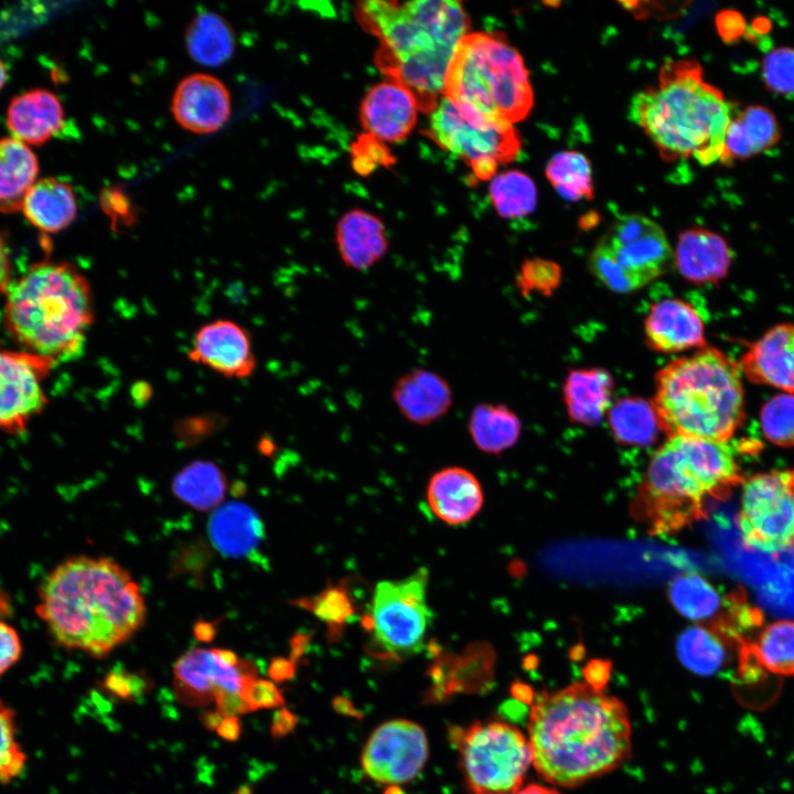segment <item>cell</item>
Returning <instances> with one entry per match:
<instances>
[{
  "label": "cell",
  "mask_w": 794,
  "mask_h": 794,
  "mask_svg": "<svg viewBox=\"0 0 794 794\" xmlns=\"http://www.w3.org/2000/svg\"><path fill=\"white\" fill-rule=\"evenodd\" d=\"M243 699L249 712L275 708L285 704L282 693L273 682L259 677L250 683L243 695Z\"/></svg>",
  "instance_id": "obj_46"
},
{
  "label": "cell",
  "mask_w": 794,
  "mask_h": 794,
  "mask_svg": "<svg viewBox=\"0 0 794 794\" xmlns=\"http://www.w3.org/2000/svg\"><path fill=\"white\" fill-rule=\"evenodd\" d=\"M668 437L728 441L744 420V393L738 363L712 346L663 366L651 403Z\"/></svg>",
  "instance_id": "obj_6"
},
{
  "label": "cell",
  "mask_w": 794,
  "mask_h": 794,
  "mask_svg": "<svg viewBox=\"0 0 794 794\" xmlns=\"http://www.w3.org/2000/svg\"><path fill=\"white\" fill-rule=\"evenodd\" d=\"M780 127L773 112L763 106H749L734 117L725 135L722 163L754 157L780 140Z\"/></svg>",
  "instance_id": "obj_27"
},
{
  "label": "cell",
  "mask_w": 794,
  "mask_h": 794,
  "mask_svg": "<svg viewBox=\"0 0 794 794\" xmlns=\"http://www.w3.org/2000/svg\"><path fill=\"white\" fill-rule=\"evenodd\" d=\"M190 56L204 66L226 63L235 51V35L228 22L214 12H202L190 23L185 34Z\"/></svg>",
  "instance_id": "obj_34"
},
{
  "label": "cell",
  "mask_w": 794,
  "mask_h": 794,
  "mask_svg": "<svg viewBox=\"0 0 794 794\" xmlns=\"http://www.w3.org/2000/svg\"><path fill=\"white\" fill-rule=\"evenodd\" d=\"M335 246L341 262L347 269L363 272L378 265L386 256L389 240L386 227L371 212L354 208L339 219Z\"/></svg>",
  "instance_id": "obj_23"
},
{
  "label": "cell",
  "mask_w": 794,
  "mask_h": 794,
  "mask_svg": "<svg viewBox=\"0 0 794 794\" xmlns=\"http://www.w3.org/2000/svg\"><path fill=\"white\" fill-rule=\"evenodd\" d=\"M738 366L751 383L794 394V323L769 329L750 344Z\"/></svg>",
  "instance_id": "obj_20"
},
{
  "label": "cell",
  "mask_w": 794,
  "mask_h": 794,
  "mask_svg": "<svg viewBox=\"0 0 794 794\" xmlns=\"http://www.w3.org/2000/svg\"><path fill=\"white\" fill-rule=\"evenodd\" d=\"M363 137L357 144L354 146V164L361 172L371 171L375 165L383 164L388 159V153L383 147V142L374 139L369 135Z\"/></svg>",
  "instance_id": "obj_48"
},
{
  "label": "cell",
  "mask_w": 794,
  "mask_h": 794,
  "mask_svg": "<svg viewBox=\"0 0 794 794\" xmlns=\"http://www.w3.org/2000/svg\"><path fill=\"white\" fill-rule=\"evenodd\" d=\"M762 75L766 86L781 95H794V49L779 47L763 60Z\"/></svg>",
  "instance_id": "obj_43"
},
{
  "label": "cell",
  "mask_w": 794,
  "mask_h": 794,
  "mask_svg": "<svg viewBox=\"0 0 794 794\" xmlns=\"http://www.w3.org/2000/svg\"><path fill=\"white\" fill-rule=\"evenodd\" d=\"M7 126L13 138L23 143L43 144L57 135L64 126L62 103L49 89L28 90L10 101Z\"/></svg>",
  "instance_id": "obj_24"
},
{
  "label": "cell",
  "mask_w": 794,
  "mask_h": 794,
  "mask_svg": "<svg viewBox=\"0 0 794 794\" xmlns=\"http://www.w3.org/2000/svg\"><path fill=\"white\" fill-rule=\"evenodd\" d=\"M721 466L704 439L673 436L653 453L634 501L635 517L652 534H670L705 516L719 490Z\"/></svg>",
  "instance_id": "obj_8"
},
{
  "label": "cell",
  "mask_w": 794,
  "mask_h": 794,
  "mask_svg": "<svg viewBox=\"0 0 794 794\" xmlns=\"http://www.w3.org/2000/svg\"><path fill=\"white\" fill-rule=\"evenodd\" d=\"M470 438L485 453L497 454L511 448L519 438L521 421L505 405H475L466 421Z\"/></svg>",
  "instance_id": "obj_33"
},
{
  "label": "cell",
  "mask_w": 794,
  "mask_h": 794,
  "mask_svg": "<svg viewBox=\"0 0 794 794\" xmlns=\"http://www.w3.org/2000/svg\"><path fill=\"white\" fill-rule=\"evenodd\" d=\"M745 647L766 670L794 675V621L779 620L766 625L752 644Z\"/></svg>",
  "instance_id": "obj_37"
},
{
  "label": "cell",
  "mask_w": 794,
  "mask_h": 794,
  "mask_svg": "<svg viewBox=\"0 0 794 794\" xmlns=\"http://www.w3.org/2000/svg\"><path fill=\"white\" fill-rule=\"evenodd\" d=\"M55 364L49 357L0 345V430L22 432L42 412L47 404L42 380Z\"/></svg>",
  "instance_id": "obj_15"
},
{
  "label": "cell",
  "mask_w": 794,
  "mask_h": 794,
  "mask_svg": "<svg viewBox=\"0 0 794 794\" xmlns=\"http://www.w3.org/2000/svg\"><path fill=\"white\" fill-rule=\"evenodd\" d=\"M294 667L291 661L279 658L271 663L269 675L273 680H285L292 676Z\"/></svg>",
  "instance_id": "obj_53"
},
{
  "label": "cell",
  "mask_w": 794,
  "mask_h": 794,
  "mask_svg": "<svg viewBox=\"0 0 794 794\" xmlns=\"http://www.w3.org/2000/svg\"><path fill=\"white\" fill-rule=\"evenodd\" d=\"M583 674L588 685L600 690L609 678L610 663L605 661H592L586 666Z\"/></svg>",
  "instance_id": "obj_50"
},
{
  "label": "cell",
  "mask_w": 794,
  "mask_h": 794,
  "mask_svg": "<svg viewBox=\"0 0 794 794\" xmlns=\"http://www.w3.org/2000/svg\"><path fill=\"white\" fill-rule=\"evenodd\" d=\"M189 358L228 378H246L256 368L248 331L235 321L218 319L195 333Z\"/></svg>",
  "instance_id": "obj_17"
},
{
  "label": "cell",
  "mask_w": 794,
  "mask_h": 794,
  "mask_svg": "<svg viewBox=\"0 0 794 794\" xmlns=\"http://www.w3.org/2000/svg\"><path fill=\"white\" fill-rule=\"evenodd\" d=\"M647 345L661 353H678L705 345V325L696 308L682 299L652 305L644 321Z\"/></svg>",
  "instance_id": "obj_22"
},
{
  "label": "cell",
  "mask_w": 794,
  "mask_h": 794,
  "mask_svg": "<svg viewBox=\"0 0 794 794\" xmlns=\"http://www.w3.org/2000/svg\"><path fill=\"white\" fill-rule=\"evenodd\" d=\"M546 175L560 196L569 202L593 198L592 170L578 151H560L551 157Z\"/></svg>",
  "instance_id": "obj_38"
},
{
  "label": "cell",
  "mask_w": 794,
  "mask_h": 794,
  "mask_svg": "<svg viewBox=\"0 0 794 794\" xmlns=\"http://www.w3.org/2000/svg\"><path fill=\"white\" fill-rule=\"evenodd\" d=\"M429 135L436 143L463 159L480 180L492 179L500 164L521 150L513 125L461 112L442 96L430 111Z\"/></svg>",
  "instance_id": "obj_11"
},
{
  "label": "cell",
  "mask_w": 794,
  "mask_h": 794,
  "mask_svg": "<svg viewBox=\"0 0 794 794\" xmlns=\"http://www.w3.org/2000/svg\"><path fill=\"white\" fill-rule=\"evenodd\" d=\"M673 607L683 616L709 626L729 611L731 593L722 597L706 578L695 572L675 577L668 588Z\"/></svg>",
  "instance_id": "obj_31"
},
{
  "label": "cell",
  "mask_w": 794,
  "mask_h": 794,
  "mask_svg": "<svg viewBox=\"0 0 794 794\" xmlns=\"http://www.w3.org/2000/svg\"><path fill=\"white\" fill-rule=\"evenodd\" d=\"M427 584L425 569L404 579L376 584L371 605V630L377 644L389 654L415 653L422 645L431 620Z\"/></svg>",
  "instance_id": "obj_13"
},
{
  "label": "cell",
  "mask_w": 794,
  "mask_h": 794,
  "mask_svg": "<svg viewBox=\"0 0 794 794\" xmlns=\"http://www.w3.org/2000/svg\"><path fill=\"white\" fill-rule=\"evenodd\" d=\"M311 609L324 622L339 625L353 615V605L346 593L337 588L328 589L311 601Z\"/></svg>",
  "instance_id": "obj_44"
},
{
  "label": "cell",
  "mask_w": 794,
  "mask_h": 794,
  "mask_svg": "<svg viewBox=\"0 0 794 794\" xmlns=\"http://www.w3.org/2000/svg\"><path fill=\"white\" fill-rule=\"evenodd\" d=\"M674 260L688 281L711 283L728 273L732 253L720 235L697 227L679 235Z\"/></svg>",
  "instance_id": "obj_25"
},
{
  "label": "cell",
  "mask_w": 794,
  "mask_h": 794,
  "mask_svg": "<svg viewBox=\"0 0 794 794\" xmlns=\"http://www.w3.org/2000/svg\"><path fill=\"white\" fill-rule=\"evenodd\" d=\"M390 398L408 422L426 427L448 415L454 397L447 378L434 371L416 367L395 380Z\"/></svg>",
  "instance_id": "obj_21"
},
{
  "label": "cell",
  "mask_w": 794,
  "mask_h": 794,
  "mask_svg": "<svg viewBox=\"0 0 794 794\" xmlns=\"http://www.w3.org/2000/svg\"><path fill=\"white\" fill-rule=\"evenodd\" d=\"M345 702H346L345 699H341V698L335 699V708L339 711H342L344 713H352V712L354 713V710H353L351 704L350 702L345 704Z\"/></svg>",
  "instance_id": "obj_57"
},
{
  "label": "cell",
  "mask_w": 794,
  "mask_h": 794,
  "mask_svg": "<svg viewBox=\"0 0 794 794\" xmlns=\"http://www.w3.org/2000/svg\"><path fill=\"white\" fill-rule=\"evenodd\" d=\"M428 757V742L420 726L391 720L379 726L366 742L362 765L379 783L399 784L415 777Z\"/></svg>",
  "instance_id": "obj_16"
},
{
  "label": "cell",
  "mask_w": 794,
  "mask_h": 794,
  "mask_svg": "<svg viewBox=\"0 0 794 794\" xmlns=\"http://www.w3.org/2000/svg\"><path fill=\"white\" fill-rule=\"evenodd\" d=\"M615 438L627 444L647 446L659 429L653 407L641 399H623L609 412Z\"/></svg>",
  "instance_id": "obj_40"
},
{
  "label": "cell",
  "mask_w": 794,
  "mask_h": 794,
  "mask_svg": "<svg viewBox=\"0 0 794 794\" xmlns=\"http://www.w3.org/2000/svg\"><path fill=\"white\" fill-rule=\"evenodd\" d=\"M470 788L476 794H514L532 763L528 741L513 726L473 723L451 732Z\"/></svg>",
  "instance_id": "obj_10"
},
{
  "label": "cell",
  "mask_w": 794,
  "mask_h": 794,
  "mask_svg": "<svg viewBox=\"0 0 794 794\" xmlns=\"http://www.w3.org/2000/svg\"><path fill=\"white\" fill-rule=\"evenodd\" d=\"M250 661L224 648L193 647L173 667V689L185 706L201 707L227 697H242L257 678Z\"/></svg>",
  "instance_id": "obj_14"
},
{
  "label": "cell",
  "mask_w": 794,
  "mask_h": 794,
  "mask_svg": "<svg viewBox=\"0 0 794 794\" xmlns=\"http://www.w3.org/2000/svg\"><path fill=\"white\" fill-rule=\"evenodd\" d=\"M731 642L713 630L697 624L684 630L676 644L680 663L700 676H710L727 663Z\"/></svg>",
  "instance_id": "obj_35"
},
{
  "label": "cell",
  "mask_w": 794,
  "mask_h": 794,
  "mask_svg": "<svg viewBox=\"0 0 794 794\" xmlns=\"http://www.w3.org/2000/svg\"><path fill=\"white\" fill-rule=\"evenodd\" d=\"M223 718L224 717L218 711L211 710L203 715L202 722L207 729L215 731L217 729V727L219 726L221 721L223 720Z\"/></svg>",
  "instance_id": "obj_55"
},
{
  "label": "cell",
  "mask_w": 794,
  "mask_h": 794,
  "mask_svg": "<svg viewBox=\"0 0 794 794\" xmlns=\"http://www.w3.org/2000/svg\"><path fill=\"white\" fill-rule=\"evenodd\" d=\"M232 110L230 95L217 77L196 73L184 77L176 86L171 100L175 121L194 133H213L228 120Z\"/></svg>",
  "instance_id": "obj_18"
},
{
  "label": "cell",
  "mask_w": 794,
  "mask_h": 794,
  "mask_svg": "<svg viewBox=\"0 0 794 794\" xmlns=\"http://www.w3.org/2000/svg\"><path fill=\"white\" fill-rule=\"evenodd\" d=\"M210 534L214 545L223 554L244 556L260 541L262 525L253 509L234 502L219 507L213 514Z\"/></svg>",
  "instance_id": "obj_32"
},
{
  "label": "cell",
  "mask_w": 794,
  "mask_h": 794,
  "mask_svg": "<svg viewBox=\"0 0 794 794\" xmlns=\"http://www.w3.org/2000/svg\"><path fill=\"white\" fill-rule=\"evenodd\" d=\"M8 79V72L6 64L0 60V90L4 86Z\"/></svg>",
  "instance_id": "obj_58"
},
{
  "label": "cell",
  "mask_w": 794,
  "mask_h": 794,
  "mask_svg": "<svg viewBox=\"0 0 794 794\" xmlns=\"http://www.w3.org/2000/svg\"><path fill=\"white\" fill-rule=\"evenodd\" d=\"M528 734L537 773L561 786L613 770L631 751L625 706L584 683L538 696L529 711Z\"/></svg>",
  "instance_id": "obj_1"
},
{
  "label": "cell",
  "mask_w": 794,
  "mask_h": 794,
  "mask_svg": "<svg viewBox=\"0 0 794 794\" xmlns=\"http://www.w3.org/2000/svg\"><path fill=\"white\" fill-rule=\"evenodd\" d=\"M6 294V329L19 344L56 363L79 356L95 314L89 282L75 266L35 264Z\"/></svg>",
  "instance_id": "obj_5"
},
{
  "label": "cell",
  "mask_w": 794,
  "mask_h": 794,
  "mask_svg": "<svg viewBox=\"0 0 794 794\" xmlns=\"http://www.w3.org/2000/svg\"><path fill=\"white\" fill-rule=\"evenodd\" d=\"M217 734L226 741L238 740L242 727L237 716L224 717L219 726L215 730Z\"/></svg>",
  "instance_id": "obj_52"
},
{
  "label": "cell",
  "mask_w": 794,
  "mask_h": 794,
  "mask_svg": "<svg viewBox=\"0 0 794 794\" xmlns=\"http://www.w3.org/2000/svg\"><path fill=\"white\" fill-rule=\"evenodd\" d=\"M174 494L197 511H211L223 501L226 478L210 461L197 460L183 468L172 483Z\"/></svg>",
  "instance_id": "obj_36"
},
{
  "label": "cell",
  "mask_w": 794,
  "mask_h": 794,
  "mask_svg": "<svg viewBox=\"0 0 794 794\" xmlns=\"http://www.w3.org/2000/svg\"><path fill=\"white\" fill-rule=\"evenodd\" d=\"M514 794H559L556 790L538 785L530 784L523 788L517 790Z\"/></svg>",
  "instance_id": "obj_56"
},
{
  "label": "cell",
  "mask_w": 794,
  "mask_h": 794,
  "mask_svg": "<svg viewBox=\"0 0 794 794\" xmlns=\"http://www.w3.org/2000/svg\"><path fill=\"white\" fill-rule=\"evenodd\" d=\"M763 436L779 447H794V394L780 393L771 397L760 410Z\"/></svg>",
  "instance_id": "obj_41"
},
{
  "label": "cell",
  "mask_w": 794,
  "mask_h": 794,
  "mask_svg": "<svg viewBox=\"0 0 794 794\" xmlns=\"http://www.w3.org/2000/svg\"><path fill=\"white\" fill-rule=\"evenodd\" d=\"M35 613L52 639L95 657L129 640L146 620L140 587L111 558L74 556L44 578Z\"/></svg>",
  "instance_id": "obj_2"
},
{
  "label": "cell",
  "mask_w": 794,
  "mask_h": 794,
  "mask_svg": "<svg viewBox=\"0 0 794 794\" xmlns=\"http://www.w3.org/2000/svg\"><path fill=\"white\" fill-rule=\"evenodd\" d=\"M613 382L599 368L571 372L565 382L564 399L569 417L581 425L598 423L611 407Z\"/></svg>",
  "instance_id": "obj_29"
},
{
  "label": "cell",
  "mask_w": 794,
  "mask_h": 794,
  "mask_svg": "<svg viewBox=\"0 0 794 794\" xmlns=\"http://www.w3.org/2000/svg\"><path fill=\"white\" fill-rule=\"evenodd\" d=\"M10 285V260L7 245L0 236V292H6Z\"/></svg>",
  "instance_id": "obj_54"
},
{
  "label": "cell",
  "mask_w": 794,
  "mask_h": 794,
  "mask_svg": "<svg viewBox=\"0 0 794 794\" xmlns=\"http://www.w3.org/2000/svg\"><path fill=\"white\" fill-rule=\"evenodd\" d=\"M21 212L37 229L57 233L69 226L77 215L72 186L55 178L36 181L25 194Z\"/></svg>",
  "instance_id": "obj_28"
},
{
  "label": "cell",
  "mask_w": 794,
  "mask_h": 794,
  "mask_svg": "<svg viewBox=\"0 0 794 794\" xmlns=\"http://www.w3.org/2000/svg\"><path fill=\"white\" fill-rule=\"evenodd\" d=\"M736 522L751 548L775 552L794 546V470L743 480Z\"/></svg>",
  "instance_id": "obj_12"
},
{
  "label": "cell",
  "mask_w": 794,
  "mask_h": 794,
  "mask_svg": "<svg viewBox=\"0 0 794 794\" xmlns=\"http://www.w3.org/2000/svg\"><path fill=\"white\" fill-rule=\"evenodd\" d=\"M387 794H399V792L396 787H391L387 791Z\"/></svg>",
  "instance_id": "obj_59"
},
{
  "label": "cell",
  "mask_w": 794,
  "mask_h": 794,
  "mask_svg": "<svg viewBox=\"0 0 794 794\" xmlns=\"http://www.w3.org/2000/svg\"><path fill=\"white\" fill-rule=\"evenodd\" d=\"M489 193L495 211L503 218H522L536 208L535 183L527 174L517 170L495 174L491 179Z\"/></svg>",
  "instance_id": "obj_39"
},
{
  "label": "cell",
  "mask_w": 794,
  "mask_h": 794,
  "mask_svg": "<svg viewBox=\"0 0 794 794\" xmlns=\"http://www.w3.org/2000/svg\"><path fill=\"white\" fill-rule=\"evenodd\" d=\"M355 12L379 42L376 64L382 73L410 89L420 110L431 111L443 96L450 62L468 33L461 3L371 0L360 2Z\"/></svg>",
  "instance_id": "obj_3"
},
{
  "label": "cell",
  "mask_w": 794,
  "mask_h": 794,
  "mask_svg": "<svg viewBox=\"0 0 794 794\" xmlns=\"http://www.w3.org/2000/svg\"><path fill=\"white\" fill-rule=\"evenodd\" d=\"M443 96L461 112L515 124L534 103L528 71L504 35L466 33L450 62Z\"/></svg>",
  "instance_id": "obj_7"
},
{
  "label": "cell",
  "mask_w": 794,
  "mask_h": 794,
  "mask_svg": "<svg viewBox=\"0 0 794 794\" xmlns=\"http://www.w3.org/2000/svg\"><path fill=\"white\" fill-rule=\"evenodd\" d=\"M103 685L110 695L124 700H135L149 688L148 680L140 675L115 669L107 674Z\"/></svg>",
  "instance_id": "obj_45"
},
{
  "label": "cell",
  "mask_w": 794,
  "mask_h": 794,
  "mask_svg": "<svg viewBox=\"0 0 794 794\" xmlns=\"http://www.w3.org/2000/svg\"><path fill=\"white\" fill-rule=\"evenodd\" d=\"M674 253L662 227L640 214L619 217L590 255L593 276L615 292L639 290L664 273Z\"/></svg>",
  "instance_id": "obj_9"
},
{
  "label": "cell",
  "mask_w": 794,
  "mask_h": 794,
  "mask_svg": "<svg viewBox=\"0 0 794 794\" xmlns=\"http://www.w3.org/2000/svg\"><path fill=\"white\" fill-rule=\"evenodd\" d=\"M630 117L665 161L721 162L731 109L723 94L704 79L696 61L665 62L657 84L633 97Z\"/></svg>",
  "instance_id": "obj_4"
},
{
  "label": "cell",
  "mask_w": 794,
  "mask_h": 794,
  "mask_svg": "<svg viewBox=\"0 0 794 794\" xmlns=\"http://www.w3.org/2000/svg\"><path fill=\"white\" fill-rule=\"evenodd\" d=\"M26 761L18 739L15 711L0 698V783L7 784L20 776Z\"/></svg>",
  "instance_id": "obj_42"
},
{
  "label": "cell",
  "mask_w": 794,
  "mask_h": 794,
  "mask_svg": "<svg viewBox=\"0 0 794 794\" xmlns=\"http://www.w3.org/2000/svg\"><path fill=\"white\" fill-rule=\"evenodd\" d=\"M717 28L726 41L733 40L742 32L743 20L733 11H722L717 17Z\"/></svg>",
  "instance_id": "obj_49"
},
{
  "label": "cell",
  "mask_w": 794,
  "mask_h": 794,
  "mask_svg": "<svg viewBox=\"0 0 794 794\" xmlns=\"http://www.w3.org/2000/svg\"><path fill=\"white\" fill-rule=\"evenodd\" d=\"M427 498L439 519L459 525L473 518L481 509L483 492L473 473L452 466L433 474L428 484Z\"/></svg>",
  "instance_id": "obj_26"
},
{
  "label": "cell",
  "mask_w": 794,
  "mask_h": 794,
  "mask_svg": "<svg viewBox=\"0 0 794 794\" xmlns=\"http://www.w3.org/2000/svg\"><path fill=\"white\" fill-rule=\"evenodd\" d=\"M297 718L289 710L281 708L273 717L271 732L273 737H282L289 733L296 726Z\"/></svg>",
  "instance_id": "obj_51"
},
{
  "label": "cell",
  "mask_w": 794,
  "mask_h": 794,
  "mask_svg": "<svg viewBox=\"0 0 794 794\" xmlns=\"http://www.w3.org/2000/svg\"><path fill=\"white\" fill-rule=\"evenodd\" d=\"M39 162L28 144L13 138L0 139V212L21 211L22 202L36 182Z\"/></svg>",
  "instance_id": "obj_30"
},
{
  "label": "cell",
  "mask_w": 794,
  "mask_h": 794,
  "mask_svg": "<svg viewBox=\"0 0 794 794\" xmlns=\"http://www.w3.org/2000/svg\"><path fill=\"white\" fill-rule=\"evenodd\" d=\"M420 110L415 94L394 79L372 86L361 105V121L367 135L380 142L404 140L416 125Z\"/></svg>",
  "instance_id": "obj_19"
},
{
  "label": "cell",
  "mask_w": 794,
  "mask_h": 794,
  "mask_svg": "<svg viewBox=\"0 0 794 794\" xmlns=\"http://www.w3.org/2000/svg\"><path fill=\"white\" fill-rule=\"evenodd\" d=\"M21 655L22 642L19 632L0 620V677L19 662Z\"/></svg>",
  "instance_id": "obj_47"
}]
</instances>
